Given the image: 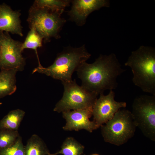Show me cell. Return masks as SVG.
Returning <instances> with one entry per match:
<instances>
[{
    "instance_id": "obj_1",
    "label": "cell",
    "mask_w": 155,
    "mask_h": 155,
    "mask_svg": "<svg viewBox=\"0 0 155 155\" xmlns=\"http://www.w3.org/2000/svg\"><path fill=\"white\" fill-rule=\"evenodd\" d=\"M125 70L121 67L116 55L112 53L100 55L92 63H83L76 71L81 80V86L98 95L106 90L116 89L117 77Z\"/></svg>"
},
{
    "instance_id": "obj_2",
    "label": "cell",
    "mask_w": 155,
    "mask_h": 155,
    "mask_svg": "<svg viewBox=\"0 0 155 155\" xmlns=\"http://www.w3.org/2000/svg\"><path fill=\"white\" fill-rule=\"evenodd\" d=\"M126 66L131 69L133 82L144 92L155 96V49L143 45L131 52Z\"/></svg>"
},
{
    "instance_id": "obj_3",
    "label": "cell",
    "mask_w": 155,
    "mask_h": 155,
    "mask_svg": "<svg viewBox=\"0 0 155 155\" xmlns=\"http://www.w3.org/2000/svg\"><path fill=\"white\" fill-rule=\"evenodd\" d=\"M90 56L85 45L78 48L67 46L57 55L51 65L45 67L41 64H38L32 73L38 72L44 74L62 82L70 81L72 80V75L73 72Z\"/></svg>"
},
{
    "instance_id": "obj_4",
    "label": "cell",
    "mask_w": 155,
    "mask_h": 155,
    "mask_svg": "<svg viewBox=\"0 0 155 155\" xmlns=\"http://www.w3.org/2000/svg\"><path fill=\"white\" fill-rule=\"evenodd\" d=\"M61 14L33 4L29 10L27 21L30 28L35 29L45 43L52 38H60V31L66 22Z\"/></svg>"
},
{
    "instance_id": "obj_5",
    "label": "cell",
    "mask_w": 155,
    "mask_h": 155,
    "mask_svg": "<svg viewBox=\"0 0 155 155\" xmlns=\"http://www.w3.org/2000/svg\"><path fill=\"white\" fill-rule=\"evenodd\" d=\"M100 127L104 141L117 146L125 143L132 137L137 127L131 112L121 108Z\"/></svg>"
},
{
    "instance_id": "obj_6",
    "label": "cell",
    "mask_w": 155,
    "mask_h": 155,
    "mask_svg": "<svg viewBox=\"0 0 155 155\" xmlns=\"http://www.w3.org/2000/svg\"><path fill=\"white\" fill-rule=\"evenodd\" d=\"M64 91L62 98L56 104L53 111L59 113L80 109L92 108L98 96L82 86L75 79L63 82Z\"/></svg>"
},
{
    "instance_id": "obj_7",
    "label": "cell",
    "mask_w": 155,
    "mask_h": 155,
    "mask_svg": "<svg viewBox=\"0 0 155 155\" xmlns=\"http://www.w3.org/2000/svg\"><path fill=\"white\" fill-rule=\"evenodd\" d=\"M137 127L146 137L155 141V96L144 95L136 98L131 112Z\"/></svg>"
},
{
    "instance_id": "obj_8",
    "label": "cell",
    "mask_w": 155,
    "mask_h": 155,
    "mask_svg": "<svg viewBox=\"0 0 155 155\" xmlns=\"http://www.w3.org/2000/svg\"><path fill=\"white\" fill-rule=\"evenodd\" d=\"M22 43L14 40L8 32L0 31V69L21 71L26 64L22 53Z\"/></svg>"
},
{
    "instance_id": "obj_9",
    "label": "cell",
    "mask_w": 155,
    "mask_h": 155,
    "mask_svg": "<svg viewBox=\"0 0 155 155\" xmlns=\"http://www.w3.org/2000/svg\"><path fill=\"white\" fill-rule=\"evenodd\" d=\"M115 94L113 90H110L106 95L100 94L95 102L92 110L93 121L99 127L111 119L119 110L127 106L125 102L116 101Z\"/></svg>"
},
{
    "instance_id": "obj_10",
    "label": "cell",
    "mask_w": 155,
    "mask_h": 155,
    "mask_svg": "<svg viewBox=\"0 0 155 155\" xmlns=\"http://www.w3.org/2000/svg\"><path fill=\"white\" fill-rule=\"evenodd\" d=\"M92 108H89L63 112V117L66 121L63 129L66 131L85 129L92 132L99 128L94 121L90 120L92 116Z\"/></svg>"
},
{
    "instance_id": "obj_11",
    "label": "cell",
    "mask_w": 155,
    "mask_h": 155,
    "mask_svg": "<svg viewBox=\"0 0 155 155\" xmlns=\"http://www.w3.org/2000/svg\"><path fill=\"white\" fill-rule=\"evenodd\" d=\"M72 5L68 12L69 19L78 26L84 25L89 15L103 7L110 6L106 0H74L71 1Z\"/></svg>"
},
{
    "instance_id": "obj_12",
    "label": "cell",
    "mask_w": 155,
    "mask_h": 155,
    "mask_svg": "<svg viewBox=\"0 0 155 155\" xmlns=\"http://www.w3.org/2000/svg\"><path fill=\"white\" fill-rule=\"evenodd\" d=\"M20 15V10H13L4 3L0 4V31L23 36Z\"/></svg>"
},
{
    "instance_id": "obj_13",
    "label": "cell",
    "mask_w": 155,
    "mask_h": 155,
    "mask_svg": "<svg viewBox=\"0 0 155 155\" xmlns=\"http://www.w3.org/2000/svg\"><path fill=\"white\" fill-rule=\"evenodd\" d=\"M14 69H3L0 71V98L11 95L17 89L16 75Z\"/></svg>"
},
{
    "instance_id": "obj_14",
    "label": "cell",
    "mask_w": 155,
    "mask_h": 155,
    "mask_svg": "<svg viewBox=\"0 0 155 155\" xmlns=\"http://www.w3.org/2000/svg\"><path fill=\"white\" fill-rule=\"evenodd\" d=\"M25 114L24 111L19 109L9 111L0 121V130L18 131Z\"/></svg>"
},
{
    "instance_id": "obj_15",
    "label": "cell",
    "mask_w": 155,
    "mask_h": 155,
    "mask_svg": "<svg viewBox=\"0 0 155 155\" xmlns=\"http://www.w3.org/2000/svg\"><path fill=\"white\" fill-rule=\"evenodd\" d=\"M24 155H49L50 153L43 140L36 134L32 135L24 146Z\"/></svg>"
},
{
    "instance_id": "obj_16",
    "label": "cell",
    "mask_w": 155,
    "mask_h": 155,
    "mask_svg": "<svg viewBox=\"0 0 155 155\" xmlns=\"http://www.w3.org/2000/svg\"><path fill=\"white\" fill-rule=\"evenodd\" d=\"M84 146L71 137H67L63 142L61 149L49 155H81L83 153Z\"/></svg>"
},
{
    "instance_id": "obj_17",
    "label": "cell",
    "mask_w": 155,
    "mask_h": 155,
    "mask_svg": "<svg viewBox=\"0 0 155 155\" xmlns=\"http://www.w3.org/2000/svg\"><path fill=\"white\" fill-rule=\"evenodd\" d=\"M68 0H36L33 4L39 7L46 8L62 14L65 8L69 6Z\"/></svg>"
},
{
    "instance_id": "obj_18",
    "label": "cell",
    "mask_w": 155,
    "mask_h": 155,
    "mask_svg": "<svg viewBox=\"0 0 155 155\" xmlns=\"http://www.w3.org/2000/svg\"><path fill=\"white\" fill-rule=\"evenodd\" d=\"M43 39L35 29H30L26 37L25 40L22 45V49L23 51L26 49H31L35 51L38 60V63H40L37 52V49L42 46Z\"/></svg>"
},
{
    "instance_id": "obj_19",
    "label": "cell",
    "mask_w": 155,
    "mask_h": 155,
    "mask_svg": "<svg viewBox=\"0 0 155 155\" xmlns=\"http://www.w3.org/2000/svg\"><path fill=\"white\" fill-rule=\"evenodd\" d=\"M19 136L18 131L0 130V150L13 144Z\"/></svg>"
},
{
    "instance_id": "obj_20",
    "label": "cell",
    "mask_w": 155,
    "mask_h": 155,
    "mask_svg": "<svg viewBox=\"0 0 155 155\" xmlns=\"http://www.w3.org/2000/svg\"><path fill=\"white\" fill-rule=\"evenodd\" d=\"M24 146L20 135L11 146L0 150V155H24Z\"/></svg>"
},
{
    "instance_id": "obj_21",
    "label": "cell",
    "mask_w": 155,
    "mask_h": 155,
    "mask_svg": "<svg viewBox=\"0 0 155 155\" xmlns=\"http://www.w3.org/2000/svg\"><path fill=\"white\" fill-rule=\"evenodd\" d=\"M84 155H86L84 154ZM90 155H100L98 154L94 153V154H91Z\"/></svg>"
},
{
    "instance_id": "obj_22",
    "label": "cell",
    "mask_w": 155,
    "mask_h": 155,
    "mask_svg": "<svg viewBox=\"0 0 155 155\" xmlns=\"http://www.w3.org/2000/svg\"><path fill=\"white\" fill-rule=\"evenodd\" d=\"M2 104V102H0V105H1Z\"/></svg>"
}]
</instances>
